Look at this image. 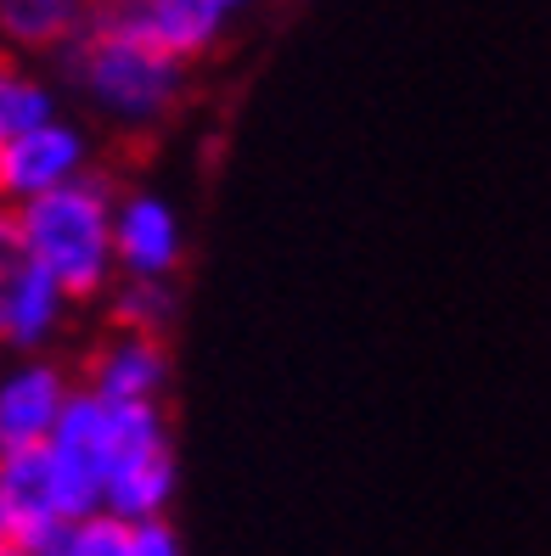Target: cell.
I'll use <instances>...</instances> for the list:
<instances>
[{
  "label": "cell",
  "mask_w": 551,
  "mask_h": 556,
  "mask_svg": "<svg viewBox=\"0 0 551 556\" xmlns=\"http://www.w3.org/2000/svg\"><path fill=\"white\" fill-rule=\"evenodd\" d=\"M90 169V141L79 136L74 124L46 118L23 136L0 141V203H23V198H40V191L62 186Z\"/></svg>",
  "instance_id": "cell-6"
},
{
  "label": "cell",
  "mask_w": 551,
  "mask_h": 556,
  "mask_svg": "<svg viewBox=\"0 0 551 556\" xmlns=\"http://www.w3.org/2000/svg\"><path fill=\"white\" fill-rule=\"evenodd\" d=\"M170 382V354L158 332H124L96 354L90 366V394L102 405H129V400H158Z\"/></svg>",
  "instance_id": "cell-10"
},
{
  "label": "cell",
  "mask_w": 551,
  "mask_h": 556,
  "mask_svg": "<svg viewBox=\"0 0 551 556\" xmlns=\"http://www.w3.org/2000/svg\"><path fill=\"white\" fill-rule=\"evenodd\" d=\"M51 472H57V495L68 517L102 511V472H108V405L90 394V388H74L68 405H62L57 428L46 439Z\"/></svg>",
  "instance_id": "cell-5"
},
{
  "label": "cell",
  "mask_w": 551,
  "mask_h": 556,
  "mask_svg": "<svg viewBox=\"0 0 551 556\" xmlns=\"http://www.w3.org/2000/svg\"><path fill=\"white\" fill-rule=\"evenodd\" d=\"M90 0H0V35L12 46H68L85 23Z\"/></svg>",
  "instance_id": "cell-12"
},
{
  "label": "cell",
  "mask_w": 551,
  "mask_h": 556,
  "mask_svg": "<svg viewBox=\"0 0 551 556\" xmlns=\"http://www.w3.org/2000/svg\"><path fill=\"white\" fill-rule=\"evenodd\" d=\"M124 551H129V522L113 511H85V517H68L57 556H124Z\"/></svg>",
  "instance_id": "cell-14"
},
{
  "label": "cell",
  "mask_w": 551,
  "mask_h": 556,
  "mask_svg": "<svg viewBox=\"0 0 551 556\" xmlns=\"http://www.w3.org/2000/svg\"><path fill=\"white\" fill-rule=\"evenodd\" d=\"M225 17H231L225 0H147V40L191 62L220 40Z\"/></svg>",
  "instance_id": "cell-11"
},
{
  "label": "cell",
  "mask_w": 551,
  "mask_h": 556,
  "mask_svg": "<svg viewBox=\"0 0 551 556\" xmlns=\"http://www.w3.org/2000/svg\"><path fill=\"white\" fill-rule=\"evenodd\" d=\"M175 501V455L158 400L108 405V472H102V511L124 522L164 517Z\"/></svg>",
  "instance_id": "cell-3"
},
{
  "label": "cell",
  "mask_w": 551,
  "mask_h": 556,
  "mask_svg": "<svg viewBox=\"0 0 551 556\" xmlns=\"http://www.w3.org/2000/svg\"><path fill=\"white\" fill-rule=\"evenodd\" d=\"M12 219L68 299H96L113 281V186L102 175L85 169L40 198H23L12 203Z\"/></svg>",
  "instance_id": "cell-1"
},
{
  "label": "cell",
  "mask_w": 551,
  "mask_h": 556,
  "mask_svg": "<svg viewBox=\"0 0 551 556\" xmlns=\"http://www.w3.org/2000/svg\"><path fill=\"white\" fill-rule=\"evenodd\" d=\"M0 489H7V506H12V545H23V551L40 545L46 534H57L62 522H68L46 444L0 455Z\"/></svg>",
  "instance_id": "cell-9"
},
{
  "label": "cell",
  "mask_w": 551,
  "mask_h": 556,
  "mask_svg": "<svg viewBox=\"0 0 551 556\" xmlns=\"http://www.w3.org/2000/svg\"><path fill=\"white\" fill-rule=\"evenodd\" d=\"M68 304L74 299L40 270V258L28 253L12 208L0 203V343L7 349H40L46 338H57Z\"/></svg>",
  "instance_id": "cell-4"
},
{
  "label": "cell",
  "mask_w": 551,
  "mask_h": 556,
  "mask_svg": "<svg viewBox=\"0 0 551 556\" xmlns=\"http://www.w3.org/2000/svg\"><path fill=\"white\" fill-rule=\"evenodd\" d=\"M12 545V506H7V489H0V551Z\"/></svg>",
  "instance_id": "cell-17"
},
{
  "label": "cell",
  "mask_w": 551,
  "mask_h": 556,
  "mask_svg": "<svg viewBox=\"0 0 551 556\" xmlns=\"http://www.w3.org/2000/svg\"><path fill=\"white\" fill-rule=\"evenodd\" d=\"M225 7H231V12H237V7H242V0H225Z\"/></svg>",
  "instance_id": "cell-19"
},
{
  "label": "cell",
  "mask_w": 551,
  "mask_h": 556,
  "mask_svg": "<svg viewBox=\"0 0 551 556\" xmlns=\"http://www.w3.org/2000/svg\"><path fill=\"white\" fill-rule=\"evenodd\" d=\"M57 118V96L46 79H35L28 68H17V62H0V141L23 136V129H35Z\"/></svg>",
  "instance_id": "cell-13"
},
{
  "label": "cell",
  "mask_w": 551,
  "mask_h": 556,
  "mask_svg": "<svg viewBox=\"0 0 551 556\" xmlns=\"http://www.w3.org/2000/svg\"><path fill=\"white\" fill-rule=\"evenodd\" d=\"M68 377L51 359H23V366L0 371V455L46 444L62 405H68Z\"/></svg>",
  "instance_id": "cell-8"
},
{
  "label": "cell",
  "mask_w": 551,
  "mask_h": 556,
  "mask_svg": "<svg viewBox=\"0 0 551 556\" xmlns=\"http://www.w3.org/2000/svg\"><path fill=\"white\" fill-rule=\"evenodd\" d=\"M68 74L102 113L118 124H152L180 102V79L186 62L170 56L152 40H129V35H79L68 40Z\"/></svg>",
  "instance_id": "cell-2"
},
{
  "label": "cell",
  "mask_w": 551,
  "mask_h": 556,
  "mask_svg": "<svg viewBox=\"0 0 551 556\" xmlns=\"http://www.w3.org/2000/svg\"><path fill=\"white\" fill-rule=\"evenodd\" d=\"M0 556H23V551H17V545H7V551H0Z\"/></svg>",
  "instance_id": "cell-18"
},
{
  "label": "cell",
  "mask_w": 551,
  "mask_h": 556,
  "mask_svg": "<svg viewBox=\"0 0 551 556\" xmlns=\"http://www.w3.org/2000/svg\"><path fill=\"white\" fill-rule=\"evenodd\" d=\"M124 556H180V540L164 517H147V522H129V551Z\"/></svg>",
  "instance_id": "cell-16"
},
{
  "label": "cell",
  "mask_w": 551,
  "mask_h": 556,
  "mask_svg": "<svg viewBox=\"0 0 551 556\" xmlns=\"http://www.w3.org/2000/svg\"><path fill=\"white\" fill-rule=\"evenodd\" d=\"M170 309H175V299H170L164 281H136V276H124L118 299H113V315H118V326H129V332H164V326H170Z\"/></svg>",
  "instance_id": "cell-15"
},
{
  "label": "cell",
  "mask_w": 551,
  "mask_h": 556,
  "mask_svg": "<svg viewBox=\"0 0 551 556\" xmlns=\"http://www.w3.org/2000/svg\"><path fill=\"white\" fill-rule=\"evenodd\" d=\"M180 253H186V231L164 198H152V191L113 198V270L136 281H170Z\"/></svg>",
  "instance_id": "cell-7"
}]
</instances>
